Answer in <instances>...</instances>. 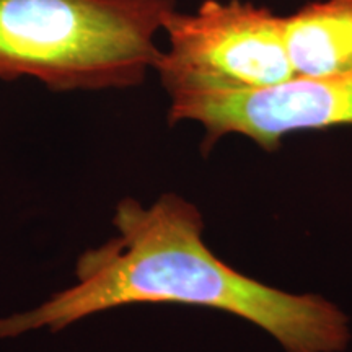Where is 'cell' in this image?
<instances>
[{
  "mask_svg": "<svg viewBox=\"0 0 352 352\" xmlns=\"http://www.w3.org/2000/svg\"><path fill=\"white\" fill-rule=\"evenodd\" d=\"M116 236L78 258L77 280L34 310L0 318V338L59 331L87 316L138 303L208 307L256 324L287 352H338L347 316L327 298L292 294L241 274L204 243L195 204L165 195L151 206L122 199Z\"/></svg>",
  "mask_w": 352,
  "mask_h": 352,
  "instance_id": "6da1fadb",
  "label": "cell"
},
{
  "mask_svg": "<svg viewBox=\"0 0 352 352\" xmlns=\"http://www.w3.org/2000/svg\"><path fill=\"white\" fill-rule=\"evenodd\" d=\"M175 0H0V80L33 77L52 91L144 80Z\"/></svg>",
  "mask_w": 352,
  "mask_h": 352,
  "instance_id": "7a4b0ae2",
  "label": "cell"
},
{
  "mask_svg": "<svg viewBox=\"0 0 352 352\" xmlns=\"http://www.w3.org/2000/svg\"><path fill=\"white\" fill-rule=\"evenodd\" d=\"M164 32L168 50L153 69L166 91L258 90L296 77L284 16L250 2L206 0L195 13L173 12Z\"/></svg>",
  "mask_w": 352,
  "mask_h": 352,
  "instance_id": "3957f363",
  "label": "cell"
},
{
  "mask_svg": "<svg viewBox=\"0 0 352 352\" xmlns=\"http://www.w3.org/2000/svg\"><path fill=\"white\" fill-rule=\"evenodd\" d=\"M170 95L168 120L204 127V147L239 134L264 151H276L285 135L352 126V69L323 77L296 76L258 90H178Z\"/></svg>",
  "mask_w": 352,
  "mask_h": 352,
  "instance_id": "277c9868",
  "label": "cell"
},
{
  "mask_svg": "<svg viewBox=\"0 0 352 352\" xmlns=\"http://www.w3.org/2000/svg\"><path fill=\"white\" fill-rule=\"evenodd\" d=\"M296 76L323 77L352 69V0H316L284 16Z\"/></svg>",
  "mask_w": 352,
  "mask_h": 352,
  "instance_id": "5b68a950",
  "label": "cell"
}]
</instances>
